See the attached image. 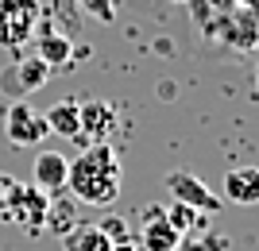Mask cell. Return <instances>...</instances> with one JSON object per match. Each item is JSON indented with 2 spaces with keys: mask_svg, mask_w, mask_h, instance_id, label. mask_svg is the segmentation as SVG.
I'll list each match as a JSON object with an SVG mask.
<instances>
[{
  "mask_svg": "<svg viewBox=\"0 0 259 251\" xmlns=\"http://www.w3.org/2000/svg\"><path fill=\"white\" fill-rule=\"evenodd\" d=\"M47 213H51V197L43 189L12 182L8 197H4V209H0V220H12V224H20L27 232H39V228H47Z\"/></svg>",
  "mask_w": 259,
  "mask_h": 251,
  "instance_id": "cell-2",
  "label": "cell"
},
{
  "mask_svg": "<svg viewBox=\"0 0 259 251\" xmlns=\"http://www.w3.org/2000/svg\"><path fill=\"white\" fill-rule=\"evenodd\" d=\"M228 247H232V240L225 232H190L178 240L174 251H228Z\"/></svg>",
  "mask_w": 259,
  "mask_h": 251,
  "instance_id": "cell-14",
  "label": "cell"
},
{
  "mask_svg": "<svg viewBox=\"0 0 259 251\" xmlns=\"http://www.w3.org/2000/svg\"><path fill=\"white\" fill-rule=\"evenodd\" d=\"M178 232L170 228V220H166V209L151 205L143 213L140 220V236H136V251H174L178 247Z\"/></svg>",
  "mask_w": 259,
  "mask_h": 251,
  "instance_id": "cell-7",
  "label": "cell"
},
{
  "mask_svg": "<svg viewBox=\"0 0 259 251\" xmlns=\"http://www.w3.org/2000/svg\"><path fill=\"white\" fill-rule=\"evenodd\" d=\"M47 70L39 58H31V62H20V66H12L8 74L0 77V85H4V93H12L16 101H23V93H31V89H39L47 81Z\"/></svg>",
  "mask_w": 259,
  "mask_h": 251,
  "instance_id": "cell-10",
  "label": "cell"
},
{
  "mask_svg": "<svg viewBox=\"0 0 259 251\" xmlns=\"http://www.w3.org/2000/svg\"><path fill=\"white\" fill-rule=\"evenodd\" d=\"M47 116V128L62 139H81V101H58Z\"/></svg>",
  "mask_w": 259,
  "mask_h": 251,
  "instance_id": "cell-11",
  "label": "cell"
},
{
  "mask_svg": "<svg viewBox=\"0 0 259 251\" xmlns=\"http://www.w3.org/2000/svg\"><path fill=\"white\" fill-rule=\"evenodd\" d=\"M70 55H74V46H70V39L58 31H47L43 39H39V62L47 66V70H62L66 62H70Z\"/></svg>",
  "mask_w": 259,
  "mask_h": 251,
  "instance_id": "cell-12",
  "label": "cell"
},
{
  "mask_svg": "<svg viewBox=\"0 0 259 251\" xmlns=\"http://www.w3.org/2000/svg\"><path fill=\"white\" fill-rule=\"evenodd\" d=\"M124 186L120 159L108 143H85V151L70 159L66 170V193L81 205H112Z\"/></svg>",
  "mask_w": 259,
  "mask_h": 251,
  "instance_id": "cell-1",
  "label": "cell"
},
{
  "mask_svg": "<svg viewBox=\"0 0 259 251\" xmlns=\"http://www.w3.org/2000/svg\"><path fill=\"white\" fill-rule=\"evenodd\" d=\"M116 124H120L116 105H108L101 97L81 101V143H108Z\"/></svg>",
  "mask_w": 259,
  "mask_h": 251,
  "instance_id": "cell-6",
  "label": "cell"
},
{
  "mask_svg": "<svg viewBox=\"0 0 259 251\" xmlns=\"http://www.w3.org/2000/svg\"><path fill=\"white\" fill-rule=\"evenodd\" d=\"M255 89H259V66H255Z\"/></svg>",
  "mask_w": 259,
  "mask_h": 251,
  "instance_id": "cell-18",
  "label": "cell"
},
{
  "mask_svg": "<svg viewBox=\"0 0 259 251\" xmlns=\"http://www.w3.org/2000/svg\"><path fill=\"white\" fill-rule=\"evenodd\" d=\"M221 201H232V205H259V166L255 163L232 166L225 174V186H221Z\"/></svg>",
  "mask_w": 259,
  "mask_h": 251,
  "instance_id": "cell-9",
  "label": "cell"
},
{
  "mask_svg": "<svg viewBox=\"0 0 259 251\" xmlns=\"http://www.w3.org/2000/svg\"><path fill=\"white\" fill-rule=\"evenodd\" d=\"M166 220H170V228L178 232V236H190V232L197 228V220H201V213L190 205H182V201H174L170 209H166Z\"/></svg>",
  "mask_w": 259,
  "mask_h": 251,
  "instance_id": "cell-15",
  "label": "cell"
},
{
  "mask_svg": "<svg viewBox=\"0 0 259 251\" xmlns=\"http://www.w3.org/2000/svg\"><path fill=\"white\" fill-rule=\"evenodd\" d=\"M16 182V178H8V174H0V209H4V197H8V186Z\"/></svg>",
  "mask_w": 259,
  "mask_h": 251,
  "instance_id": "cell-16",
  "label": "cell"
},
{
  "mask_svg": "<svg viewBox=\"0 0 259 251\" xmlns=\"http://www.w3.org/2000/svg\"><path fill=\"white\" fill-rule=\"evenodd\" d=\"M70 251H116V247L101 224H81L70 232Z\"/></svg>",
  "mask_w": 259,
  "mask_h": 251,
  "instance_id": "cell-13",
  "label": "cell"
},
{
  "mask_svg": "<svg viewBox=\"0 0 259 251\" xmlns=\"http://www.w3.org/2000/svg\"><path fill=\"white\" fill-rule=\"evenodd\" d=\"M166 189H170L174 201H182V205L197 209V213H221V193H213V189L201 182V178H194L190 170H170L166 174Z\"/></svg>",
  "mask_w": 259,
  "mask_h": 251,
  "instance_id": "cell-5",
  "label": "cell"
},
{
  "mask_svg": "<svg viewBox=\"0 0 259 251\" xmlns=\"http://www.w3.org/2000/svg\"><path fill=\"white\" fill-rule=\"evenodd\" d=\"M66 170H70V159L62 151H39L31 163V182L35 189H43L47 197H58L66 189Z\"/></svg>",
  "mask_w": 259,
  "mask_h": 251,
  "instance_id": "cell-8",
  "label": "cell"
},
{
  "mask_svg": "<svg viewBox=\"0 0 259 251\" xmlns=\"http://www.w3.org/2000/svg\"><path fill=\"white\" fill-rule=\"evenodd\" d=\"M39 0H0V46H23L39 27Z\"/></svg>",
  "mask_w": 259,
  "mask_h": 251,
  "instance_id": "cell-3",
  "label": "cell"
},
{
  "mask_svg": "<svg viewBox=\"0 0 259 251\" xmlns=\"http://www.w3.org/2000/svg\"><path fill=\"white\" fill-rule=\"evenodd\" d=\"M81 4H85V8H97V4H105V0H81Z\"/></svg>",
  "mask_w": 259,
  "mask_h": 251,
  "instance_id": "cell-17",
  "label": "cell"
},
{
  "mask_svg": "<svg viewBox=\"0 0 259 251\" xmlns=\"http://www.w3.org/2000/svg\"><path fill=\"white\" fill-rule=\"evenodd\" d=\"M4 135L12 147H39L51 135V128H47V116L35 112L27 101H12L4 112Z\"/></svg>",
  "mask_w": 259,
  "mask_h": 251,
  "instance_id": "cell-4",
  "label": "cell"
}]
</instances>
